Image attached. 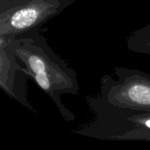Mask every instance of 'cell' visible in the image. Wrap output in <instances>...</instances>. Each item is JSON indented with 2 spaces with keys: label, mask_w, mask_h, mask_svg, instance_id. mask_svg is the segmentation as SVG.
Listing matches in <instances>:
<instances>
[{
  "label": "cell",
  "mask_w": 150,
  "mask_h": 150,
  "mask_svg": "<svg viewBox=\"0 0 150 150\" xmlns=\"http://www.w3.org/2000/svg\"><path fill=\"white\" fill-rule=\"evenodd\" d=\"M14 53L24 71L51 98L61 116L68 122L75 114L62 102V95H78L77 75L48 45L46 38L33 29L14 36Z\"/></svg>",
  "instance_id": "1"
},
{
  "label": "cell",
  "mask_w": 150,
  "mask_h": 150,
  "mask_svg": "<svg viewBox=\"0 0 150 150\" xmlns=\"http://www.w3.org/2000/svg\"><path fill=\"white\" fill-rule=\"evenodd\" d=\"M76 0H0V35L18 36L37 29Z\"/></svg>",
  "instance_id": "2"
},
{
  "label": "cell",
  "mask_w": 150,
  "mask_h": 150,
  "mask_svg": "<svg viewBox=\"0 0 150 150\" xmlns=\"http://www.w3.org/2000/svg\"><path fill=\"white\" fill-rule=\"evenodd\" d=\"M116 78H101L99 97L109 105L137 110L150 109V75L125 67L113 69Z\"/></svg>",
  "instance_id": "3"
},
{
  "label": "cell",
  "mask_w": 150,
  "mask_h": 150,
  "mask_svg": "<svg viewBox=\"0 0 150 150\" xmlns=\"http://www.w3.org/2000/svg\"><path fill=\"white\" fill-rule=\"evenodd\" d=\"M14 35H0V88L10 98L35 112L27 99V80L24 66L14 53Z\"/></svg>",
  "instance_id": "4"
}]
</instances>
